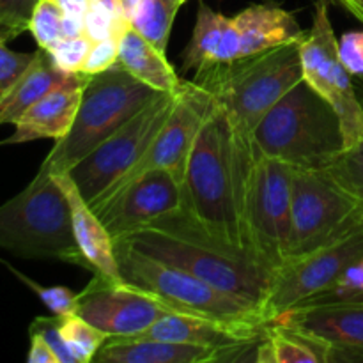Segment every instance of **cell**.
I'll return each instance as SVG.
<instances>
[{"label":"cell","mask_w":363,"mask_h":363,"mask_svg":"<svg viewBox=\"0 0 363 363\" xmlns=\"http://www.w3.org/2000/svg\"><path fill=\"white\" fill-rule=\"evenodd\" d=\"M339 57L353 77H363V30L346 32L339 39Z\"/></svg>","instance_id":"37"},{"label":"cell","mask_w":363,"mask_h":363,"mask_svg":"<svg viewBox=\"0 0 363 363\" xmlns=\"http://www.w3.org/2000/svg\"><path fill=\"white\" fill-rule=\"evenodd\" d=\"M53 177L67 199L74 238H77L78 248L87 262L89 272L92 275H101L108 280H123L119 273V264H117L113 238L110 236L94 209L82 197L73 177L69 176V172H55Z\"/></svg>","instance_id":"19"},{"label":"cell","mask_w":363,"mask_h":363,"mask_svg":"<svg viewBox=\"0 0 363 363\" xmlns=\"http://www.w3.org/2000/svg\"><path fill=\"white\" fill-rule=\"evenodd\" d=\"M183 0H140L130 18V27L144 35L160 52L167 53L174 20Z\"/></svg>","instance_id":"25"},{"label":"cell","mask_w":363,"mask_h":363,"mask_svg":"<svg viewBox=\"0 0 363 363\" xmlns=\"http://www.w3.org/2000/svg\"><path fill=\"white\" fill-rule=\"evenodd\" d=\"M39 0H0V41L7 43L28 30L32 11Z\"/></svg>","instance_id":"32"},{"label":"cell","mask_w":363,"mask_h":363,"mask_svg":"<svg viewBox=\"0 0 363 363\" xmlns=\"http://www.w3.org/2000/svg\"><path fill=\"white\" fill-rule=\"evenodd\" d=\"M234 135L241 169V216L248 245L275 272L289 259L293 167L264 155L255 144L254 135H245L236 128Z\"/></svg>","instance_id":"4"},{"label":"cell","mask_w":363,"mask_h":363,"mask_svg":"<svg viewBox=\"0 0 363 363\" xmlns=\"http://www.w3.org/2000/svg\"><path fill=\"white\" fill-rule=\"evenodd\" d=\"M303 80L318 91L339 113L344 151L363 142V105L357 94L353 74L339 57V38L333 30L328 0H315L314 20L301 41Z\"/></svg>","instance_id":"11"},{"label":"cell","mask_w":363,"mask_h":363,"mask_svg":"<svg viewBox=\"0 0 363 363\" xmlns=\"http://www.w3.org/2000/svg\"><path fill=\"white\" fill-rule=\"evenodd\" d=\"M362 227L363 208L342 188L321 170L293 169L289 259L311 254Z\"/></svg>","instance_id":"10"},{"label":"cell","mask_w":363,"mask_h":363,"mask_svg":"<svg viewBox=\"0 0 363 363\" xmlns=\"http://www.w3.org/2000/svg\"><path fill=\"white\" fill-rule=\"evenodd\" d=\"M272 323L294 326L332 346L333 362H363V296L303 303Z\"/></svg>","instance_id":"16"},{"label":"cell","mask_w":363,"mask_h":363,"mask_svg":"<svg viewBox=\"0 0 363 363\" xmlns=\"http://www.w3.org/2000/svg\"><path fill=\"white\" fill-rule=\"evenodd\" d=\"M183 204L181 181L163 169L149 170L94 206L113 240L147 225Z\"/></svg>","instance_id":"15"},{"label":"cell","mask_w":363,"mask_h":363,"mask_svg":"<svg viewBox=\"0 0 363 363\" xmlns=\"http://www.w3.org/2000/svg\"><path fill=\"white\" fill-rule=\"evenodd\" d=\"M96 2L101 4L103 7H106V9H108L110 13L116 14V16L126 20V16H124V13H123V6H121V0H96ZM128 23H130V21H128Z\"/></svg>","instance_id":"42"},{"label":"cell","mask_w":363,"mask_h":363,"mask_svg":"<svg viewBox=\"0 0 363 363\" xmlns=\"http://www.w3.org/2000/svg\"><path fill=\"white\" fill-rule=\"evenodd\" d=\"M28 363H59L52 347L39 333L30 332V350L27 354Z\"/></svg>","instance_id":"39"},{"label":"cell","mask_w":363,"mask_h":363,"mask_svg":"<svg viewBox=\"0 0 363 363\" xmlns=\"http://www.w3.org/2000/svg\"><path fill=\"white\" fill-rule=\"evenodd\" d=\"M363 259V227L301 257L289 259L273 272L262 305L266 323L303 301L332 289L350 266Z\"/></svg>","instance_id":"12"},{"label":"cell","mask_w":363,"mask_h":363,"mask_svg":"<svg viewBox=\"0 0 363 363\" xmlns=\"http://www.w3.org/2000/svg\"><path fill=\"white\" fill-rule=\"evenodd\" d=\"M353 80H354V87H357V94L363 105V77H353Z\"/></svg>","instance_id":"44"},{"label":"cell","mask_w":363,"mask_h":363,"mask_svg":"<svg viewBox=\"0 0 363 363\" xmlns=\"http://www.w3.org/2000/svg\"><path fill=\"white\" fill-rule=\"evenodd\" d=\"M301 41L227 62L211 60L195 71L194 82L225 106L236 130L254 135L262 117L303 80Z\"/></svg>","instance_id":"3"},{"label":"cell","mask_w":363,"mask_h":363,"mask_svg":"<svg viewBox=\"0 0 363 363\" xmlns=\"http://www.w3.org/2000/svg\"><path fill=\"white\" fill-rule=\"evenodd\" d=\"M167 312L163 305L144 291L123 280L94 275L87 287L78 293L74 314L108 337H138Z\"/></svg>","instance_id":"14"},{"label":"cell","mask_w":363,"mask_h":363,"mask_svg":"<svg viewBox=\"0 0 363 363\" xmlns=\"http://www.w3.org/2000/svg\"><path fill=\"white\" fill-rule=\"evenodd\" d=\"M73 73H64L50 59L48 52L39 48L27 69L0 92V126L16 124V121L32 105L45 98L50 91L62 85Z\"/></svg>","instance_id":"22"},{"label":"cell","mask_w":363,"mask_h":363,"mask_svg":"<svg viewBox=\"0 0 363 363\" xmlns=\"http://www.w3.org/2000/svg\"><path fill=\"white\" fill-rule=\"evenodd\" d=\"M240 186L236 135L225 106L215 99L188 158L181 208L211 236L254 254L241 216Z\"/></svg>","instance_id":"2"},{"label":"cell","mask_w":363,"mask_h":363,"mask_svg":"<svg viewBox=\"0 0 363 363\" xmlns=\"http://www.w3.org/2000/svg\"><path fill=\"white\" fill-rule=\"evenodd\" d=\"M241 48H243V38H241L240 27L236 25L234 18H225L213 60L215 62H227V60L238 59V57H241Z\"/></svg>","instance_id":"38"},{"label":"cell","mask_w":363,"mask_h":363,"mask_svg":"<svg viewBox=\"0 0 363 363\" xmlns=\"http://www.w3.org/2000/svg\"><path fill=\"white\" fill-rule=\"evenodd\" d=\"M177 92H160L144 110L131 117L69 170V176L89 206L101 201L117 181L123 179L144 158L169 119L176 105Z\"/></svg>","instance_id":"9"},{"label":"cell","mask_w":363,"mask_h":363,"mask_svg":"<svg viewBox=\"0 0 363 363\" xmlns=\"http://www.w3.org/2000/svg\"><path fill=\"white\" fill-rule=\"evenodd\" d=\"M183 2H186V0H183Z\"/></svg>","instance_id":"45"},{"label":"cell","mask_w":363,"mask_h":363,"mask_svg":"<svg viewBox=\"0 0 363 363\" xmlns=\"http://www.w3.org/2000/svg\"><path fill=\"white\" fill-rule=\"evenodd\" d=\"M254 140L264 155L301 170H323L344 151L339 113L305 80L262 117Z\"/></svg>","instance_id":"5"},{"label":"cell","mask_w":363,"mask_h":363,"mask_svg":"<svg viewBox=\"0 0 363 363\" xmlns=\"http://www.w3.org/2000/svg\"><path fill=\"white\" fill-rule=\"evenodd\" d=\"M128 25L130 23L126 20L110 13L106 7H103L96 0H92L91 7L84 18V32L92 43L112 38V35H121Z\"/></svg>","instance_id":"33"},{"label":"cell","mask_w":363,"mask_h":363,"mask_svg":"<svg viewBox=\"0 0 363 363\" xmlns=\"http://www.w3.org/2000/svg\"><path fill=\"white\" fill-rule=\"evenodd\" d=\"M119 64L158 92H177L183 85V80L167 59V53L160 52L130 25L119 38Z\"/></svg>","instance_id":"23"},{"label":"cell","mask_w":363,"mask_h":363,"mask_svg":"<svg viewBox=\"0 0 363 363\" xmlns=\"http://www.w3.org/2000/svg\"><path fill=\"white\" fill-rule=\"evenodd\" d=\"M57 4H59L60 9L64 11L66 16H73V18H80V20H84L89 7H91L92 0H57Z\"/></svg>","instance_id":"40"},{"label":"cell","mask_w":363,"mask_h":363,"mask_svg":"<svg viewBox=\"0 0 363 363\" xmlns=\"http://www.w3.org/2000/svg\"><path fill=\"white\" fill-rule=\"evenodd\" d=\"M119 38L121 35H112L92 43V48L85 60L84 73L98 74L116 66L119 62Z\"/></svg>","instance_id":"34"},{"label":"cell","mask_w":363,"mask_h":363,"mask_svg":"<svg viewBox=\"0 0 363 363\" xmlns=\"http://www.w3.org/2000/svg\"><path fill=\"white\" fill-rule=\"evenodd\" d=\"M138 4H140V0H121L123 13H124V16H126L128 21H130V18L133 16V13H135V9L138 7Z\"/></svg>","instance_id":"43"},{"label":"cell","mask_w":363,"mask_h":363,"mask_svg":"<svg viewBox=\"0 0 363 363\" xmlns=\"http://www.w3.org/2000/svg\"><path fill=\"white\" fill-rule=\"evenodd\" d=\"M332 346L319 337L294 326L269 323L259 340V363H332Z\"/></svg>","instance_id":"24"},{"label":"cell","mask_w":363,"mask_h":363,"mask_svg":"<svg viewBox=\"0 0 363 363\" xmlns=\"http://www.w3.org/2000/svg\"><path fill=\"white\" fill-rule=\"evenodd\" d=\"M121 240L199 277L262 315L273 269L257 255L211 236L186 209L165 213Z\"/></svg>","instance_id":"1"},{"label":"cell","mask_w":363,"mask_h":363,"mask_svg":"<svg viewBox=\"0 0 363 363\" xmlns=\"http://www.w3.org/2000/svg\"><path fill=\"white\" fill-rule=\"evenodd\" d=\"M213 103H215V98L208 91L199 87L194 80H183V85L177 92L176 105H174L169 119L162 126L149 151L123 179L117 181L116 186L101 201H105L106 197L116 194L124 184L137 179L138 176L149 172V170H169L183 183L191 147H194L199 130L204 124V119L211 110ZM99 202H96L94 206H98ZM94 206H91V208H94Z\"/></svg>","instance_id":"13"},{"label":"cell","mask_w":363,"mask_h":363,"mask_svg":"<svg viewBox=\"0 0 363 363\" xmlns=\"http://www.w3.org/2000/svg\"><path fill=\"white\" fill-rule=\"evenodd\" d=\"M257 342L220 347L169 342L151 337H108L96 354L98 363H218L255 362Z\"/></svg>","instance_id":"17"},{"label":"cell","mask_w":363,"mask_h":363,"mask_svg":"<svg viewBox=\"0 0 363 363\" xmlns=\"http://www.w3.org/2000/svg\"><path fill=\"white\" fill-rule=\"evenodd\" d=\"M30 332L39 333L48 342L59 363H77L59 330V315L52 314V318H35L30 325Z\"/></svg>","instance_id":"35"},{"label":"cell","mask_w":363,"mask_h":363,"mask_svg":"<svg viewBox=\"0 0 363 363\" xmlns=\"http://www.w3.org/2000/svg\"><path fill=\"white\" fill-rule=\"evenodd\" d=\"M321 172L363 208V142L340 152Z\"/></svg>","instance_id":"28"},{"label":"cell","mask_w":363,"mask_h":363,"mask_svg":"<svg viewBox=\"0 0 363 363\" xmlns=\"http://www.w3.org/2000/svg\"><path fill=\"white\" fill-rule=\"evenodd\" d=\"M158 94V91L128 73L119 62L103 73L91 74L73 126L66 137L55 140L41 165L52 174L69 172Z\"/></svg>","instance_id":"7"},{"label":"cell","mask_w":363,"mask_h":363,"mask_svg":"<svg viewBox=\"0 0 363 363\" xmlns=\"http://www.w3.org/2000/svg\"><path fill=\"white\" fill-rule=\"evenodd\" d=\"M0 248L27 259H57L87 269L62 188L45 165L27 188L0 206Z\"/></svg>","instance_id":"6"},{"label":"cell","mask_w":363,"mask_h":363,"mask_svg":"<svg viewBox=\"0 0 363 363\" xmlns=\"http://www.w3.org/2000/svg\"><path fill=\"white\" fill-rule=\"evenodd\" d=\"M92 48V41L85 34L77 38H64L46 50L52 62L64 73H84L85 60Z\"/></svg>","instance_id":"31"},{"label":"cell","mask_w":363,"mask_h":363,"mask_svg":"<svg viewBox=\"0 0 363 363\" xmlns=\"http://www.w3.org/2000/svg\"><path fill=\"white\" fill-rule=\"evenodd\" d=\"M332 2L346 9L347 13L353 14L357 20H360L363 23V0H332Z\"/></svg>","instance_id":"41"},{"label":"cell","mask_w":363,"mask_h":363,"mask_svg":"<svg viewBox=\"0 0 363 363\" xmlns=\"http://www.w3.org/2000/svg\"><path fill=\"white\" fill-rule=\"evenodd\" d=\"M243 38L241 55L262 52L293 41H301L307 32L300 27L293 13L277 2L266 0L252 4L234 16Z\"/></svg>","instance_id":"21"},{"label":"cell","mask_w":363,"mask_h":363,"mask_svg":"<svg viewBox=\"0 0 363 363\" xmlns=\"http://www.w3.org/2000/svg\"><path fill=\"white\" fill-rule=\"evenodd\" d=\"M34 59V53L13 52L7 48L4 41H0V92L6 91Z\"/></svg>","instance_id":"36"},{"label":"cell","mask_w":363,"mask_h":363,"mask_svg":"<svg viewBox=\"0 0 363 363\" xmlns=\"http://www.w3.org/2000/svg\"><path fill=\"white\" fill-rule=\"evenodd\" d=\"M266 328L268 325L222 323L208 318L167 312L144 335L151 337V339L169 340V342L227 350L230 346L257 342L264 337Z\"/></svg>","instance_id":"20"},{"label":"cell","mask_w":363,"mask_h":363,"mask_svg":"<svg viewBox=\"0 0 363 363\" xmlns=\"http://www.w3.org/2000/svg\"><path fill=\"white\" fill-rule=\"evenodd\" d=\"M59 330L77 363L94 362L96 354L106 342L108 335L92 326L78 314L59 318Z\"/></svg>","instance_id":"27"},{"label":"cell","mask_w":363,"mask_h":363,"mask_svg":"<svg viewBox=\"0 0 363 363\" xmlns=\"http://www.w3.org/2000/svg\"><path fill=\"white\" fill-rule=\"evenodd\" d=\"M9 269L39 298V300L43 301V303H45V307H48V311L52 312L53 315L64 318V315H71L77 312L78 293H73V291L62 286H41V284L34 282V280L28 279L27 275L20 273L18 269L11 268V266Z\"/></svg>","instance_id":"30"},{"label":"cell","mask_w":363,"mask_h":363,"mask_svg":"<svg viewBox=\"0 0 363 363\" xmlns=\"http://www.w3.org/2000/svg\"><path fill=\"white\" fill-rule=\"evenodd\" d=\"M91 74L73 73L62 85L50 91L45 98L32 105L14 124L13 137L7 138V144H25V142L60 140L77 119L80 108L82 94Z\"/></svg>","instance_id":"18"},{"label":"cell","mask_w":363,"mask_h":363,"mask_svg":"<svg viewBox=\"0 0 363 363\" xmlns=\"http://www.w3.org/2000/svg\"><path fill=\"white\" fill-rule=\"evenodd\" d=\"M64 11L57 0H39L32 11L28 30L34 35L39 48L50 50L64 38Z\"/></svg>","instance_id":"29"},{"label":"cell","mask_w":363,"mask_h":363,"mask_svg":"<svg viewBox=\"0 0 363 363\" xmlns=\"http://www.w3.org/2000/svg\"><path fill=\"white\" fill-rule=\"evenodd\" d=\"M225 14L216 13L211 7L201 2L197 20H195L194 32H191L190 43L183 52V71H188L206 66L215 57L216 46H218L220 34H222Z\"/></svg>","instance_id":"26"},{"label":"cell","mask_w":363,"mask_h":363,"mask_svg":"<svg viewBox=\"0 0 363 363\" xmlns=\"http://www.w3.org/2000/svg\"><path fill=\"white\" fill-rule=\"evenodd\" d=\"M113 245L123 282L144 291L169 312L222 323L268 325L257 311L199 277L137 250L121 238L113 240Z\"/></svg>","instance_id":"8"}]
</instances>
